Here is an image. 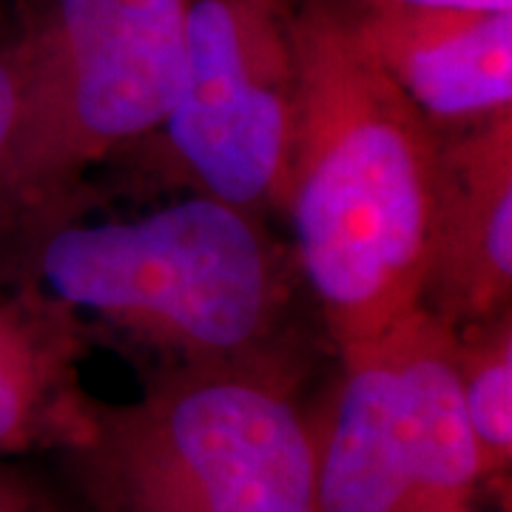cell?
<instances>
[{"label": "cell", "mask_w": 512, "mask_h": 512, "mask_svg": "<svg viewBox=\"0 0 512 512\" xmlns=\"http://www.w3.org/2000/svg\"><path fill=\"white\" fill-rule=\"evenodd\" d=\"M296 117L282 211L339 353L424 308L444 131L367 55L348 3H293Z\"/></svg>", "instance_id": "1"}, {"label": "cell", "mask_w": 512, "mask_h": 512, "mask_svg": "<svg viewBox=\"0 0 512 512\" xmlns=\"http://www.w3.org/2000/svg\"><path fill=\"white\" fill-rule=\"evenodd\" d=\"M94 512H316V413L274 353L174 362L66 450Z\"/></svg>", "instance_id": "2"}, {"label": "cell", "mask_w": 512, "mask_h": 512, "mask_svg": "<svg viewBox=\"0 0 512 512\" xmlns=\"http://www.w3.org/2000/svg\"><path fill=\"white\" fill-rule=\"evenodd\" d=\"M37 274L66 308L174 362L268 353L291 296L288 262L254 211L208 194L140 220L57 228L37 251Z\"/></svg>", "instance_id": "3"}, {"label": "cell", "mask_w": 512, "mask_h": 512, "mask_svg": "<svg viewBox=\"0 0 512 512\" xmlns=\"http://www.w3.org/2000/svg\"><path fill=\"white\" fill-rule=\"evenodd\" d=\"M191 0H46L15 43L23 100L0 194L63 197L89 168L165 126L183 83Z\"/></svg>", "instance_id": "4"}, {"label": "cell", "mask_w": 512, "mask_h": 512, "mask_svg": "<svg viewBox=\"0 0 512 512\" xmlns=\"http://www.w3.org/2000/svg\"><path fill=\"white\" fill-rule=\"evenodd\" d=\"M296 86L291 0H191L183 83L163 128L202 194L282 208Z\"/></svg>", "instance_id": "5"}, {"label": "cell", "mask_w": 512, "mask_h": 512, "mask_svg": "<svg viewBox=\"0 0 512 512\" xmlns=\"http://www.w3.org/2000/svg\"><path fill=\"white\" fill-rule=\"evenodd\" d=\"M512 109L441 143V191L424 308L453 328L510 311Z\"/></svg>", "instance_id": "6"}, {"label": "cell", "mask_w": 512, "mask_h": 512, "mask_svg": "<svg viewBox=\"0 0 512 512\" xmlns=\"http://www.w3.org/2000/svg\"><path fill=\"white\" fill-rule=\"evenodd\" d=\"M348 15L367 55L441 131L512 109V12L350 0Z\"/></svg>", "instance_id": "7"}, {"label": "cell", "mask_w": 512, "mask_h": 512, "mask_svg": "<svg viewBox=\"0 0 512 512\" xmlns=\"http://www.w3.org/2000/svg\"><path fill=\"white\" fill-rule=\"evenodd\" d=\"M316 512H419L382 342L342 353L339 382L316 413Z\"/></svg>", "instance_id": "8"}, {"label": "cell", "mask_w": 512, "mask_h": 512, "mask_svg": "<svg viewBox=\"0 0 512 512\" xmlns=\"http://www.w3.org/2000/svg\"><path fill=\"white\" fill-rule=\"evenodd\" d=\"M92 407L72 339L46 316L0 305V453L72 450L89 433Z\"/></svg>", "instance_id": "9"}, {"label": "cell", "mask_w": 512, "mask_h": 512, "mask_svg": "<svg viewBox=\"0 0 512 512\" xmlns=\"http://www.w3.org/2000/svg\"><path fill=\"white\" fill-rule=\"evenodd\" d=\"M461 407L476 439L481 476L507 490L512 470V319L510 311L490 322L456 328L453 342Z\"/></svg>", "instance_id": "10"}, {"label": "cell", "mask_w": 512, "mask_h": 512, "mask_svg": "<svg viewBox=\"0 0 512 512\" xmlns=\"http://www.w3.org/2000/svg\"><path fill=\"white\" fill-rule=\"evenodd\" d=\"M20 100H23V72H20L18 49L3 46L0 49V183L18 131Z\"/></svg>", "instance_id": "11"}, {"label": "cell", "mask_w": 512, "mask_h": 512, "mask_svg": "<svg viewBox=\"0 0 512 512\" xmlns=\"http://www.w3.org/2000/svg\"><path fill=\"white\" fill-rule=\"evenodd\" d=\"M0 512H46L43 501L23 478L0 464Z\"/></svg>", "instance_id": "12"}, {"label": "cell", "mask_w": 512, "mask_h": 512, "mask_svg": "<svg viewBox=\"0 0 512 512\" xmlns=\"http://www.w3.org/2000/svg\"><path fill=\"white\" fill-rule=\"evenodd\" d=\"M421 9H458V12H512V0H387Z\"/></svg>", "instance_id": "13"}]
</instances>
